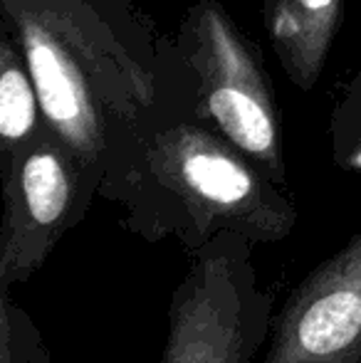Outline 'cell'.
I'll return each instance as SVG.
<instances>
[{"instance_id":"1","label":"cell","mask_w":361,"mask_h":363,"mask_svg":"<svg viewBox=\"0 0 361 363\" xmlns=\"http://www.w3.org/2000/svg\"><path fill=\"white\" fill-rule=\"evenodd\" d=\"M277 186L226 136L176 124L109 158L99 191L124 203L126 230L146 242L176 238L196 255L221 233L255 245L289 238L297 208Z\"/></svg>"},{"instance_id":"2","label":"cell","mask_w":361,"mask_h":363,"mask_svg":"<svg viewBox=\"0 0 361 363\" xmlns=\"http://www.w3.org/2000/svg\"><path fill=\"white\" fill-rule=\"evenodd\" d=\"M255 242L221 233L191 255L169 301L159 363H255L272 331L274 299L252 262Z\"/></svg>"},{"instance_id":"3","label":"cell","mask_w":361,"mask_h":363,"mask_svg":"<svg viewBox=\"0 0 361 363\" xmlns=\"http://www.w3.org/2000/svg\"><path fill=\"white\" fill-rule=\"evenodd\" d=\"M101 173L84 166L50 126L3 158L0 287L43 269L70 228L82 220Z\"/></svg>"},{"instance_id":"4","label":"cell","mask_w":361,"mask_h":363,"mask_svg":"<svg viewBox=\"0 0 361 363\" xmlns=\"http://www.w3.org/2000/svg\"><path fill=\"white\" fill-rule=\"evenodd\" d=\"M188 33L208 114L233 146L282 186L279 111L260 55L233 25L226 10L211 0L191 13Z\"/></svg>"},{"instance_id":"5","label":"cell","mask_w":361,"mask_h":363,"mask_svg":"<svg viewBox=\"0 0 361 363\" xmlns=\"http://www.w3.org/2000/svg\"><path fill=\"white\" fill-rule=\"evenodd\" d=\"M262 363H361V228L274 311Z\"/></svg>"},{"instance_id":"6","label":"cell","mask_w":361,"mask_h":363,"mask_svg":"<svg viewBox=\"0 0 361 363\" xmlns=\"http://www.w3.org/2000/svg\"><path fill=\"white\" fill-rule=\"evenodd\" d=\"M18 28L45 126H50L84 166L104 176L109 141L91 101L82 65L40 15L25 13Z\"/></svg>"},{"instance_id":"7","label":"cell","mask_w":361,"mask_h":363,"mask_svg":"<svg viewBox=\"0 0 361 363\" xmlns=\"http://www.w3.org/2000/svg\"><path fill=\"white\" fill-rule=\"evenodd\" d=\"M344 0H262V18L284 74L299 89L322 77L342 25Z\"/></svg>"},{"instance_id":"8","label":"cell","mask_w":361,"mask_h":363,"mask_svg":"<svg viewBox=\"0 0 361 363\" xmlns=\"http://www.w3.org/2000/svg\"><path fill=\"white\" fill-rule=\"evenodd\" d=\"M38 89L10 43L0 52V139L3 158L13 156L38 134Z\"/></svg>"},{"instance_id":"9","label":"cell","mask_w":361,"mask_h":363,"mask_svg":"<svg viewBox=\"0 0 361 363\" xmlns=\"http://www.w3.org/2000/svg\"><path fill=\"white\" fill-rule=\"evenodd\" d=\"M0 363H50V349L43 334L15 304L10 287H0Z\"/></svg>"},{"instance_id":"10","label":"cell","mask_w":361,"mask_h":363,"mask_svg":"<svg viewBox=\"0 0 361 363\" xmlns=\"http://www.w3.org/2000/svg\"><path fill=\"white\" fill-rule=\"evenodd\" d=\"M332 141L334 163L344 171L361 173V79H354L349 94L334 111Z\"/></svg>"}]
</instances>
